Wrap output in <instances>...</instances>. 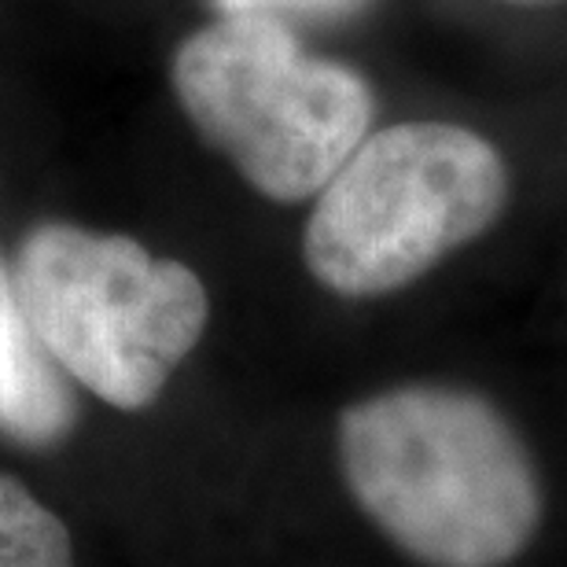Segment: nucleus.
<instances>
[{"mask_svg": "<svg viewBox=\"0 0 567 567\" xmlns=\"http://www.w3.org/2000/svg\"><path fill=\"white\" fill-rule=\"evenodd\" d=\"M339 468L380 535L424 567H508L542 527V480L491 399L410 383L339 416Z\"/></svg>", "mask_w": 567, "mask_h": 567, "instance_id": "f257e3e1", "label": "nucleus"}, {"mask_svg": "<svg viewBox=\"0 0 567 567\" xmlns=\"http://www.w3.org/2000/svg\"><path fill=\"white\" fill-rule=\"evenodd\" d=\"M196 133L274 203L317 196L369 137L377 96L354 66L313 55L291 22L218 16L169 60Z\"/></svg>", "mask_w": 567, "mask_h": 567, "instance_id": "f03ea898", "label": "nucleus"}, {"mask_svg": "<svg viewBox=\"0 0 567 567\" xmlns=\"http://www.w3.org/2000/svg\"><path fill=\"white\" fill-rule=\"evenodd\" d=\"M508 169L453 122H399L361 141L317 192L302 258L321 288L377 299L424 277L497 221Z\"/></svg>", "mask_w": 567, "mask_h": 567, "instance_id": "7ed1b4c3", "label": "nucleus"}, {"mask_svg": "<svg viewBox=\"0 0 567 567\" xmlns=\"http://www.w3.org/2000/svg\"><path fill=\"white\" fill-rule=\"evenodd\" d=\"M11 277L52 365L126 413L163 394L210 321L203 280L122 233L41 221L22 236Z\"/></svg>", "mask_w": 567, "mask_h": 567, "instance_id": "20e7f679", "label": "nucleus"}, {"mask_svg": "<svg viewBox=\"0 0 567 567\" xmlns=\"http://www.w3.org/2000/svg\"><path fill=\"white\" fill-rule=\"evenodd\" d=\"M74 421L71 383L33 339L16 277L0 262V435L19 446H55Z\"/></svg>", "mask_w": 567, "mask_h": 567, "instance_id": "39448f33", "label": "nucleus"}, {"mask_svg": "<svg viewBox=\"0 0 567 567\" xmlns=\"http://www.w3.org/2000/svg\"><path fill=\"white\" fill-rule=\"evenodd\" d=\"M0 567H74L71 530L0 468Z\"/></svg>", "mask_w": 567, "mask_h": 567, "instance_id": "423d86ee", "label": "nucleus"}, {"mask_svg": "<svg viewBox=\"0 0 567 567\" xmlns=\"http://www.w3.org/2000/svg\"><path fill=\"white\" fill-rule=\"evenodd\" d=\"M218 16H269L284 22H343L372 0H210Z\"/></svg>", "mask_w": 567, "mask_h": 567, "instance_id": "0eeeda50", "label": "nucleus"}, {"mask_svg": "<svg viewBox=\"0 0 567 567\" xmlns=\"http://www.w3.org/2000/svg\"><path fill=\"white\" fill-rule=\"evenodd\" d=\"M508 4H560V0H508Z\"/></svg>", "mask_w": 567, "mask_h": 567, "instance_id": "6e6552de", "label": "nucleus"}]
</instances>
